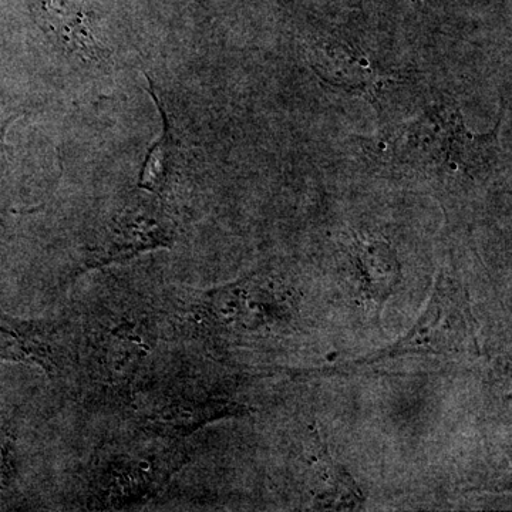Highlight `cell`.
I'll return each mask as SVG.
<instances>
[{
    "label": "cell",
    "mask_w": 512,
    "mask_h": 512,
    "mask_svg": "<svg viewBox=\"0 0 512 512\" xmlns=\"http://www.w3.org/2000/svg\"><path fill=\"white\" fill-rule=\"evenodd\" d=\"M3 468V461H2V454H0V471H2ZM3 480V474L0 473V481Z\"/></svg>",
    "instance_id": "obj_6"
},
{
    "label": "cell",
    "mask_w": 512,
    "mask_h": 512,
    "mask_svg": "<svg viewBox=\"0 0 512 512\" xmlns=\"http://www.w3.org/2000/svg\"><path fill=\"white\" fill-rule=\"evenodd\" d=\"M167 242L164 228L147 218H126L113 231L109 245L97 254L99 264L130 258L138 252L161 247Z\"/></svg>",
    "instance_id": "obj_3"
},
{
    "label": "cell",
    "mask_w": 512,
    "mask_h": 512,
    "mask_svg": "<svg viewBox=\"0 0 512 512\" xmlns=\"http://www.w3.org/2000/svg\"><path fill=\"white\" fill-rule=\"evenodd\" d=\"M150 82V93L154 101H156L158 110L163 119L164 130L161 137L158 138L156 144L148 151L146 161H144L143 170H141L140 181L138 185L144 190L158 192L160 194L170 178L171 170H173V161L175 157V143L173 134H171L170 123H168L167 114L161 101L158 100L156 92H154L153 84Z\"/></svg>",
    "instance_id": "obj_4"
},
{
    "label": "cell",
    "mask_w": 512,
    "mask_h": 512,
    "mask_svg": "<svg viewBox=\"0 0 512 512\" xmlns=\"http://www.w3.org/2000/svg\"><path fill=\"white\" fill-rule=\"evenodd\" d=\"M477 323L471 311L470 299L463 288L450 279L437 282L426 312L412 332L389 352L376 356L394 357L406 353H453L477 352Z\"/></svg>",
    "instance_id": "obj_1"
},
{
    "label": "cell",
    "mask_w": 512,
    "mask_h": 512,
    "mask_svg": "<svg viewBox=\"0 0 512 512\" xmlns=\"http://www.w3.org/2000/svg\"><path fill=\"white\" fill-rule=\"evenodd\" d=\"M242 409L227 404H208V406H197V404H185V406L170 407L158 414L151 421L154 430L164 434H187L198 429L201 424L207 423L225 414L239 413Z\"/></svg>",
    "instance_id": "obj_5"
},
{
    "label": "cell",
    "mask_w": 512,
    "mask_h": 512,
    "mask_svg": "<svg viewBox=\"0 0 512 512\" xmlns=\"http://www.w3.org/2000/svg\"><path fill=\"white\" fill-rule=\"evenodd\" d=\"M313 494L326 508L353 510L363 503L362 491L353 478L330 457L328 448L313 431L312 436Z\"/></svg>",
    "instance_id": "obj_2"
}]
</instances>
